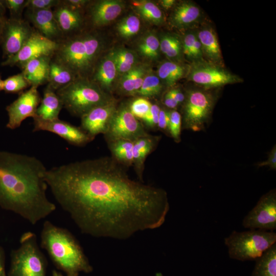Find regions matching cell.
Wrapping results in <instances>:
<instances>
[{"label":"cell","instance_id":"44dd1931","mask_svg":"<svg viewBox=\"0 0 276 276\" xmlns=\"http://www.w3.org/2000/svg\"><path fill=\"white\" fill-rule=\"evenodd\" d=\"M201 43L203 55L209 62L222 66L223 58L218 38L215 31L211 27H204L197 32Z\"/></svg>","mask_w":276,"mask_h":276},{"label":"cell","instance_id":"8d00e7d4","mask_svg":"<svg viewBox=\"0 0 276 276\" xmlns=\"http://www.w3.org/2000/svg\"><path fill=\"white\" fill-rule=\"evenodd\" d=\"M152 104L144 98L134 100L130 104L129 110L136 118L143 120L148 113Z\"/></svg>","mask_w":276,"mask_h":276},{"label":"cell","instance_id":"ffe728a7","mask_svg":"<svg viewBox=\"0 0 276 276\" xmlns=\"http://www.w3.org/2000/svg\"><path fill=\"white\" fill-rule=\"evenodd\" d=\"M52 57L42 56L32 59L21 68L30 86L38 87L48 82L50 62Z\"/></svg>","mask_w":276,"mask_h":276},{"label":"cell","instance_id":"7c38bea8","mask_svg":"<svg viewBox=\"0 0 276 276\" xmlns=\"http://www.w3.org/2000/svg\"><path fill=\"white\" fill-rule=\"evenodd\" d=\"M105 134L111 141L123 139L133 142L148 135L141 123L127 107L117 109Z\"/></svg>","mask_w":276,"mask_h":276},{"label":"cell","instance_id":"7402d4cb","mask_svg":"<svg viewBox=\"0 0 276 276\" xmlns=\"http://www.w3.org/2000/svg\"><path fill=\"white\" fill-rule=\"evenodd\" d=\"M200 8L191 2H183L178 5L173 11L170 22L177 28H185L196 24L200 19Z\"/></svg>","mask_w":276,"mask_h":276},{"label":"cell","instance_id":"52a82bcc","mask_svg":"<svg viewBox=\"0 0 276 276\" xmlns=\"http://www.w3.org/2000/svg\"><path fill=\"white\" fill-rule=\"evenodd\" d=\"M224 243L231 258L241 261H255L276 243V233L261 229L234 231L224 239Z\"/></svg>","mask_w":276,"mask_h":276},{"label":"cell","instance_id":"277c9868","mask_svg":"<svg viewBox=\"0 0 276 276\" xmlns=\"http://www.w3.org/2000/svg\"><path fill=\"white\" fill-rule=\"evenodd\" d=\"M102 48L99 36L87 32L64 37L58 42L52 58L68 68L77 78H88Z\"/></svg>","mask_w":276,"mask_h":276},{"label":"cell","instance_id":"7a4b0ae2","mask_svg":"<svg viewBox=\"0 0 276 276\" xmlns=\"http://www.w3.org/2000/svg\"><path fill=\"white\" fill-rule=\"evenodd\" d=\"M47 170L35 156L0 151V207L33 225L51 215L56 205L47 196Z\"/></svg>","mask_w":276,"mask_h":276},{"label":"cell","instance_id":"484cf974","mask_svg":"<svg viewBox=\"0 0 276 276\" xmlns=\"http://www.w3.org/2000/svg\"><path fill=\"white\" fill-rule=\"evenodd\" d=\"M147 68L143 65L135 66L123 75L119 83V88L126 95L137 94L146 76Z\"/></svg>","mask_w":276,"mask_h":276},{"label":"cell","instance_id":"c3c4849f","mask_svg":"<svg viewBox=\"0 0 276 276\" xmlns=\"http://www.w3.org/2000/svg\"><path fill=\"white\" fill-rule=\"evenodd\" d=\"M5 254L3 249L0 246V276H7L5 268Z\"/></svg>","mask_w":276,"mask_h":276},{"label":"cell","instance_id":"d590c367","mask_svg":"<svg viewBox=\"0 0 276 276\" xmlns=\"http://www.w3.org/2000/svg\"><path fill=\"white\" fill-rule=\"evenodd\" d=\"M30 86L22 73L10 76L3 80V90L7 93L21 92Z\"/></svg>","mask_w":276,"mask_h":276},{"label":"cell","instance_id":"4dcf8cb0","mask_svg":"<svg viewBox=\"0 0 276 276\" xmlns=\"http://www.w3.org/2000/svg\"><path fill=\"white\" fill-rule=\"evenodd\" d=\"M110 144V150L117 161L127 166L133 164V147L134 142L127 140H117Z\"/></svg>","mask_w":276,"mask_h":276},{"label":"cell","instance_id":"4316f807","mask_svg":"<svg viewBox=\"0 0 276 276\" xmlns=\"http://www.w3.org/2000/svg\"><path fill=\"white\" fill-rule=\"evenodd\" d=\"M251 276H276V243L256 260Z\"/></svg>","mask_w":276,"mask_h":276},{"label":"cell","instance_id":"f1b7e54d","mask_svg":"<svg viewBox=\"0 0 276 276\" xmlns=\"http://www.w3.org/2000/svg\"><path fill=\"white\" fill-rule=\"evenodd\" d=\"M132 4L139 14L145 20L159 25L164 22L163 13L154 3L148 1H133Z\"/></svg>","mask_w":276,"mask_h":276},{"label":"cell","instance_id":"bcb514c9","mask_svg":"<svg viewBox=\"0 0 276 276\" xmlns=\"http://www.w3.org/2000/svg\"><path fill=\"white\" fill-rule=\"evenodd\" d=\"M164 101L165 105L167 107L171 109H175L179 104L173 97L170 91L165 94Z\"/></svg>","mask_w":276,"mask_h":276},{"label":"cell","instance_id":"816d5d0a","mask_svg":"<svg viewBox=\"0 0 276 276\" xmlns=\"http://www.w3.org/2000/svg\"><path fill=\"white\" fill-rule=\"evenodd\" d=\"M6 11V7L3 2V1H0V18L5 17Z\"/></svg>","mask_w":276,"mask_h":276},{"label":"cell","instance_id":"30bf717a","mask_svg":"<svg viewBox=\"0 0 276 276\" xmlns=\"http://www.w3.org/2000/svg\"><path fill=\"white\" fill-rule=\"evenodd\" d=\"M243 226L249 229L273 231L276 229V192L273 189L262 196L245 216Z\"/></svg>","mask_w":276,"mask_h":276},{"label":"cell","instance_id":"ee69618b","mask_svg":"<svg viewBox=\"0 0 276 276\" xmlns=\"http://www.w3.org/2000/svg\"><path fill=\"white\" fill-rule=\"evenodd\" d=\"M258 167L268 166L273 170L276 169V147L274 145L270 152L267 159L258 164Z\"/></svg>","mask_w":276,"mask_h":276},{"label":"cell","instance_id":"d6986e66","mask_svg":"<svg viewBox=\"0 0 276 276\" xmlns=\"http://www.w3.org/2000/svg\"><path fill=\"white\" fill-rule=\"evenodd\" d=\"M53 12L64 38L82 27L83 18L80 10L67 6L62 1L54 8Z\"/></svg>","mask_w":276,"mask_h":276},{"label":"cell","instance_id":"1f68e13d","mask_svg":"<svg viewBox=\"0 0 276 276\" xmlns=\"http://www.w3.org/2000/svg\"><path fill=\"white\" fill-rule=\"evenodd\" d=\"M112 54L118 74L123 75L135 66L136 56L131 51L121 48Z\"/></svg>","mask_w":276,"mask_h":276},{"label":"cell","instance_id":"db71d44e","mask_svg":"<svg viewBox=\"0 0 276 276\" xmlns=\"http://www.w3.org/2000/svg\"><path fill=\"white\" fill-rule=\"evenodd\" d=\"M3 90V80L0 76V91Z\"/></svg>","mask_w":276,"mask_h":276},{"label":"cell","instance_id":"f546056e","mask_svg":"<svg viewBox=\"0 0 276 276\" xmlns=\"http://www.w3.org/2000/svg\"><path fill=\"white\" fill-rule=\"evenodd\" d=\"M160 51L171 61L177 62L183 55L182 40L177 35L167 33L159 40Z\"/></svg>","mask_w":276,"mask_h":276},{"label":"cell","instance_id":"681fc988","mask_svg":"<svg viewBox=\"0 0 276 276\" xmlns=\"http://www.w3.org/2000/svg\"><path fill=\"white\" fill-rule=\"evenodd\" d=\"M175 3V0H162L160 1L161 6L165 9L172 8Z\"/></svg>","mask_w":276,"mask_h":276},{"label":"cell","instance_id":"74e56055","mask_svg":"<svg viewBox=\"0 0 276 276\" xmlns=\"http://www.w3.org/2000/svg\"><path fill=\"white\" fill-rule=\"evenodd\" d=\"M181 127V116L175 110L169 111L168 131L176 142L180 140Z\"/></svg>","mask_w":276,"mask_h":276},{"label":"cell","instance_id":"6da1fadb","mask_svg":"<svg viewBox=\"0 0 276 276\" xmlns=\"http://www.w3.org/2000/svg\"><path fill=\"white\" fill-rule=\"evenodd\" d=\"M45 180L80 231L94 237L126 239L157 228L169 210L165 190L131 179L112 157L54 167Z\"/></svg>","mask_w":276,"mask_h":276},{"label":"cell","instance_id":"9c48e42d","mask_svg":"<svg viewBox=\"0 0 276 276\" xmlns=\"http://www.w3.org/2000/svg\"><path fill=\"white\" fill-rule=\"evenodd\" d=\"M189 80L205 89L240 83L243 79L222 67L204 60L193 62L188 70Z\"/></svg>","mask_w":276,"mask_h":276},{"label":"cell","instance_id":"9a60e30c","mask_svg":"<svg viewBox=\"0 0 276 276\" xmlns=\"http://www.w3.org/2000/svg\"><path fill=\"white\" fill-rule=\"evenodd\" d=\"M33 120V131H47L54 133L74 145L83 146L93 139L81 128L59 119L44 120L35 117Z\"/></svg>","mask_w":276,"mask_h":276},{"label":"cell","instance_id":"11a10c76","mask_svg":"<svg viewBox=\"0 0 276 276\" xmlns=\"http://www.w3.org/2000/svg\"><path fill=\"white\" fill-rule=\"evenodd\" d=\"M156 276H164L161 273L158 272L156 274Z\"/></svg>","mask_w":276,"mask_h":276},{"label":"cell","instance_id":"f35d334b","mask_svg":"<svg viewBox=\"0 0 276 276\" xmlns=\"http://www.w3.org/2000/svg\"><path fill=\"white\" fill-rule=\"evenodd\" d=\"M61 2L60 0H27L26 8L31 10L52 9L59 5Z\"/></svg>","mask_w":276,"mask_h":276},{"label":"cell","instance_id":"b9f144b4","mask_svg":"<svg viewBox=\"0 0 276 276\" xmlns=\"http://www.w3.org/2000/svg\"><path fill=\"white\" fill-rule=\"evenodd\" d=\"M160 107L156 104H152L149 112L142 120L148 127L154 128L157 127Z\"/></svg>","mask_w":276,"mask_h":276},{"label":"cell","instance_id":"7bdbcfd3","mask_svg":"<svg viewBox=\"0 0 276 276\" xmlns=\"http://www.w3.org/2000/svg\"><path fill=\"white\" fill-rule=\"evenodd\" d=\"M169 123V111L160 109L157 127L164 131H168Z\"/></svg>","mask_w":276,"mask_h":276},{"label":"cell","instance_id":"7dc6e473","mask_svg":"<svg viewBox=\"0 0 276 276\" xmlns=\"http://www.w3.org/2000/svg\"><path fill=\"white\" fill-rule=\"evenodd\" d=\"M169 91L173 97L178 104L184 102L185 96L180 89L173 88Z\"/></svg>","mask_w":276,"mask_h":276},{"label":"cell","instance_id":"3957f363","mask_svg":"<svg viewBox=\"0 0 276 276\" xmlns=\"http://www.w3.org/2000/svg\"><path fill=\"white\" fill-rule=\"evenodd\" d=\"M40 246L56 267L66 276L88 273L93 268L78 240L68 229L52 222H44L40 234Z\"/></svg>","mask_w":276,"mask_h":276},{"label":"cell","instance_id":"60d3db41","mask_svg":"<svg viewBox=\"0 0 276 276\" xmlns=\"http://www.w3.org/2000/svg\"><path fill=\"white\" fill-rule=\"evenodd\" d=\"M3 2L9 10L13 18H20L23 10L26 8L27 0H5Z\"/></svg>","mask_w":276,"mask_h":276},{"label":"cell","instance_id":"ac0fdd59","mask_svg":"<svg viewBox=\"0 0 276 276\" xmlns=\"http://www.w3.org/2000/svg\"><path fill=\"white\" fill-rule=\"evenodd\" d=\"M124 8L123 2L102 0L95 2L90 9V17L93 25L100 27L116 19Z\"/></svg>","mask_w":276,"mask_h":276},{"label":"cell","instance_id":"2e32d148","mask_svg":"<svg viewBox=\"0 0 276 276\" xmlns=\"http://www.w3.org/2000/svg\"><path fill=\"white\" fill-rule=\"evenodd\" d=\"M116 110L113 100L94 108L81 117V128L92 138L100 133L105 134Z\"/></svg>","mask_w":276,"mask_h":276},{"label":"cell","instance_id":"cb8c5ba5","mask_svg":"<svg viewBox=\"0 0 276 276\" xmlns=\"http://www.w3.org/2000/svg\"><path fill=\"white\" fill-rule=\"evenodd\" d=\"M62 107L61 101L56 92L47 86L37 109L36 117L44 120L59 119Z\"/></svg>","mask_w":276,"mask_h":276},{"label":"cell","instance_id":"d4e9b609","mask_svg":"<svg viewBox=\"0 0 276 276\" xmlns=\"http://www.w3.org/2000/svg\"><path fill=\"white\" fill-rule=\"evenodd\" d=\"M76 78L68 68L52 57L49 65L48 87L56 91Z\"/></svg>","mask_w":276,"mask_h":276},{"label":"cell","instance_id":"603a6c76","mask_svg":"<svg viewBox=\"0 0 276 276\" xmlns=\"http://www.w3.org/2000/svg\"><path fill=\"white\" fill-rule=\"evenodd\" d=\"M93 74L90 80L103 90L110 89L118 74L112 53L104 57L96 65Z\"/></svg>","mask_w":276,"mask_h":276},{"label":"cell","instance_id":"5b68a950","mask_svg":"<svg viewBox=\"0 0 276 276\" xmlns=\"http://www.w3.org/2000/svg\"><path fill=\"white\" fill-rule=\"evenodd\" d=\"M55 92L61 100L63 107L71 114L80 117L94 108L113 100L89 78H77Z\"/></svg>","mask_w":276,"mask_h":276},{"label":"cell","instance_id":"8fae6325","mask_svg":"<svg viewBox=\"0 0 276 276\" xmlns=\"http://www.w3.org/2000/svg\"><path fill=\"white\" fill-rule=\"evenodd\" d=\"M58 47V42L48 39L36 30L15 55L6 59L3 66L17 65L20 68L29 61L42 56L52 57Z\"/></svg>","mask_w":276,"mask_h":276},{"label":"cell","instance_id":"f6af8a7d","mask_svg":"<svg viewBox=\"0 0 276 276\" xmlns=\"http://www.w3.org/2000/svg\"><path fill=\"white\" fill-rule=\"evenodd\" d=\"M62 2L67 6L77 10L85 6L89 1L87 0H66L62 1Z\"/></svg>","mask_w":276,"mask_h":276},{"label":"cell","instance_id":"4fadbf2b","mask_svg":"<svg viewBox=\"0 0 276 276\" xmlns=\"http://www.w3.org/2000/svg\"><path fill=\"white\" fill-rule=\"evenodd\" d=\"M41 99L36 86H31L29 89L20 93L19 97L6 107L8 114L6 127L15 129L18 128L26 119L35 118Z\"/></svg>","mask_w":276,"mask_h":276},{"label":"cell","instance_id":"f5cc1de1","mask_svg":"<svg viewBox=\"0 0 276 276\" xmlns=\"http://www.w3.org/2000/svg\"><path fill=\"white\" fill-rule=\"evenodd\" d=\"M52 276H64V275L61 272L56 270H53L52 271Z\"/></svg>","mask_w":276,"mask_h":276},{"label":"cell","instance_id":"ab89813d","mask_svg":"<svg viewBox=\"0 0 276 276\" xmlns=\"http://www.w3.org/2000/svg\"><path fill=\"white\" fill-rule=\"evenodd\" d=\"M197 37V32H189L185 34L182 40L183 55L191 61L192 60L195 41Z\"/></svg>","mask_w":276,"mask_h":276},{"label":"cell","instance_id":"8992f818","mask_svg":"<svg viewBox=\"0 0 276 276\" xmlns=\"http://www.w3.org/2000/svg\"><path fill=\"white\" fill-rule=\"evenodd\" d=\"M47 261L32 232L22 234L19 246L12 251L8 276H46Z\"/></svg>","mask_w":276,"mask_h":276},{"label":"cell","instance_id":"83f0119b","mask_svg":"<svg viewBox=\"0 0 276 276\" xmlns=\"http://www.w3.org/2000/svg\"><path fill=\"white\" fill-rule=\"evenodd\" d=\"M186 68L177 62L166 61L158 67L157 76L169 86H172L185 76Z\"/></svg>","mask_w":276,"mask_h":276},{"label":"cell","instance_id":"ba28073f","mask_svg":"<svg viewBox=\"0 0 276 276\" xmlns=\"http://www.w3.org/2000/svg\"><path fill=\"white\" fill-rule=\"evenodd\" d=\"M183 108L185 127L193 131L204 128L215 103V96L207 89H193L187 92Z\"/></svg>","mask_w":276,"mask_h":276},{"label":"cell","instance_id":"5bb4252c","mask_svg":"<svg viewBox=\"0 0 276 276\" xmlns=\"http://www.w3.org/2000/svg\"><path fill=\"white\" fill-rule=\"evenodd\" d=\"M34 31L28 21L20 18L6 19L1 44L4 57L7 59L17 54L27 42Z\"/></svg>","mask_w":276,"mask_h":276},{"label":"cell","instance_id":"836d02e7","mask_svg":"<svg viewBox=\"0 0 276 276\" xmlns=\"http://www.w3.org/2000/svg\"><path fill=\"white\" fill-rule=\"evenodd\" d=\"M140 27L141 22L139 17L134 15H129L119 22L117 30L121 37L129 38L136 35Z\"/></svg>","mask_w":276,"mask_h":276},{"label":"cell","instance_id":"e0dca14e","mask_svg":"<svg viewBox=\"0 0 276 276\" xmlns=\"http://www.w3.org/2000/svg\"><path fill=\"white\" fill-rule=\"evenodd\" d=\"M26 15L36 30L45 37L56 42L64 38L52 9L28 10Z\"/></svg>","mask_w":276,"mask_h":276},{"label":"cell","instance_id":"d6a6232c","mask_svg":"<svg viewBox=\"0 0 276 276\" xmlns=\"http://www.w3.org/2000/svg\"><path fill=\"white\" fill-rule=\"evenodd\" d=\"M140 53L145 57L155 59L159 56V40L152 33L147 34L141 40L138 46Z\"/></svg>","mask_w":276,"mask_h":276},{"label":"cell","instance_id":"e575fe53","mask_svg":"<svg viewBox=\"0 0 276 276\" xmlns=\"http://www.w3.org/2000/svg\"><path fill=\"white\" fill-rule=\"evenodd\" d=\"M162 85L158 77L153 74L147 75L137 94L144 97H152L158 95Z\"/></svg>","mask_w":276,"mask_h":276},{"label":"cell","instance_id":"f907efd6","mask_svg":"<svg viewBox=\"0 0 276 276\" xmlns=\"http://www.w3.org/2000/svg\"><path fill=\"white\" fill-rule=\"evenodd\" d=\"M6 19L7 18H6L5 17L0 18V46H1V44H2V38L3 28H4V24H5Z\"/></svg>","mask_w":276,"mask_h":276}]
</instances>
